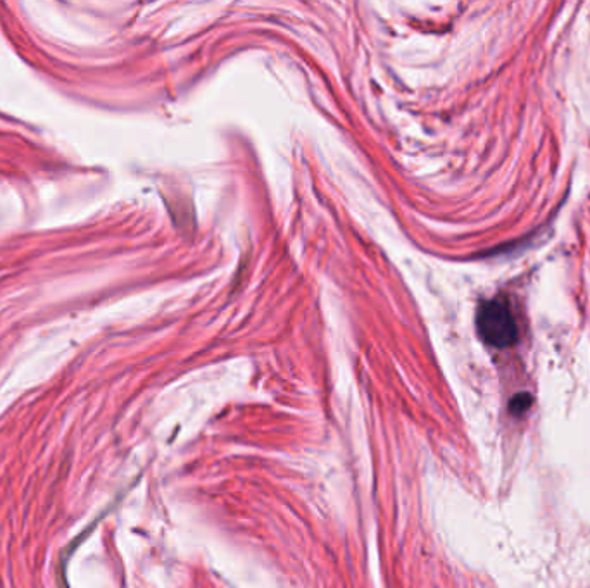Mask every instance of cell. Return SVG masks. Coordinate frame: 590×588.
Wrapping results in <instances>:
<instances>
[{
  "instance_id": "cell-1",
  "label": "cell",
  "mask_w": 590,
  "mask_h": 588,
  "mask_svg": "<svg viewBox=\"0 0 590 588\" xmlns=\"http://www.w3.org/2000/svg\"><path fill=\"white\" fill-rule=\"evenodd\" d=\"M477 328L485 342L499 349L518 340V325L511 307L503 299H492L478 307Z\"/></svg>"
},
{
  "instance_id": "cell-2",
  "label": "cell",
  "mask_w": 590,
  "mask_h": 588,
  "mask_svg": "<svg viewBox=\"0 0 590 588\" xmlns=\"http://www.w3.org/2000/svg\"><path fill=\"white\" fill-rule=\"evenodd\" d=\"M532 402H534V399L528 394L515 395L513 401L509 404V411L516 414V416H521V414L527 413L528 407L532 406Z\"/></svg>"
}]
</instances>
